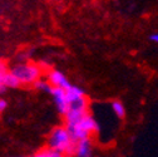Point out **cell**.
<instances>
[{
    "instance_id": "obj_3",
    "label": "cell",
    "mask_w": 158,
    "mask_h": 157,
    "mask_svg": "<svg viewBox=\"0 0 158 157\" xmlns=\"http://www.w3.org/2000/svg\"><path fill=\"white\" fill-rule=\"evenodd\" d=\"M52 97H53V101L55 103V107L58 109V112L65 116L67 112L69 111V103L67 100V95H65V91L60 89V88H53L50 92Z\"/></svg>"
},
{
    "instance_id": "obj_8",
    "label": "cell",
    "mask_w": 158,
    "mask_h": 157,
    "mask_svg": "<svg viewBox=\"0 0 158 157\" xmlns=\"http://www.w3.org/2000/svg\"><path fill=\"white\" fill-rule=\"evenodd\" d=\"M65 95H67L68 103H70V102L77 101V100H79V98H82V97H85V93H84V91H83L81 87L73 86V84H72V86L65 91Z\"/></svg>"
},
{
    "instance_id": "obj_2",
    "label": "cell",
    "mask_w": 158,
    "mask_h": 157,
    "mask_svg": "<svg viewBox=\"0 0 158 157\" xmlns=\"http://www.w3.org/2000/svg\"><path fill=\"white\" fill-rule=\"evenodd\" d=\"M16 81L20 83V86H29L34 84L38 79L42 78V68L35 63H18L14 64L9 70Z\"/></svg>"
},
{
    "instance_id": "obj_4",
    "label": "cell",
    "mask_w": 158,
    "mask_h": 157,
    "mask_svg": "<svg viewBox=\"0 0 158 157\" xmlns=\"http://www.w3.org/2000/svg\"><path fill=\"white\" fill-rule=\"evenodd\" d=\"M47 81L50 83V86L53 88H60V89H64V91H67L72 86V83L68 81L65 74H63L62 72H59L56 69H53V70L49 72Z\"/></svg>"
},
{
    "instance_id": "obj_11",
    "label": "cell",
    "mask_w": 158,
    "mask_h": 157,
    "mask_svg": "<svg viewBox=\"0 0 158 157\" xmlns=\"http://www.w3.org/2000/svg\"><path fill=\"white\" fill-rule=\"evenodd\" d=\"M44 153H45L47 157H65L63 153L56 152V151H53V150H49V148H45V150H44Z\"/></svg>"
},
{
    "instance_id": "obj_5",
    "label": "cell",
    "mask_w": 158,
    "mask_h": 157,
    "mask_svg": "<svg viewBox=\"0 0 158 157\" xmlns=\"http://www.w3.org/2000/svg\"><path fill=\"white\" fill-rule=\"evenodd\" d=\"M92 155H93V147L89 138L77 142L75 151H74L75 157H92Z\"/></svg>"
},
{
    "instance_id": "obj_15",
    "label": "cell",
    "mask_w": 158,
    "mask_h": 157,
    "mask_svg": "<svg viewBox=\"0 0 158 157\" xmlns=\"http://www.w3.org/2000/svg\"><path fill=\"white\" fill-rule=\"evenodd\" d=\"M31 157H47V156H45V153H44V150H43V151H40V152L35 153V155H34V156H31Z\"/></svg>"
},
{
    "instance_id": "obj_16",
    "label": "cell",
    "mask_w": 158,
    "mask_h": 157,
    "mask_svg": "<svg viewBox=\"0 0 158 157\" xmlns=\"http://www.w3.org/2000/svg\"><path fill=\"white\" fill-rule=\"evenodd\" d=\"M6 92V88L4 87V86H2V84H0V94H4Z\"/></svg>"
},
{
    "instance_id": "obj_6",
    "label": "cell",
    "mask_w": 158,
    "mask_h": 157,
    "mask_svg": "<svg viewBox=\"0 0 158 157\" xmlns=\"http://www.w3.org/2000/svg\"><path fill=\"white\" fill-rule=\"evenodd\" d=\"M78 125L81 126L88 134H90L92 132H95L98 131V123L95 122V120L93 118V117L90 114H85L83 118L78 122Z\"/></svg>"
},
{
    "instance_id": "obj_14",
    "label": "cell",
    "mask_w": 158,
    "mask_h": 157,
    "mask_svg": "<svg viewBox=\"0 0 158 157\" xmlns=\"http://www.w3.org/2000/svg\"><path fill=\"white\" fill-rule=\"evenodd\" d=\"M149 40H152V42H154V43L158 44V33L157 34H151L149 35Z\"/></svg>"
},
{
    "instance_id": "obj_1",
    "label": "cell",
    "mask_w": 158,
    "mask_h": 157,
    "mask_svg": "<svg viewBox=\"0 0 158 157\" xmlns=\"http://www.w3.org/2000/svg\"><path fill=\"white\" fill-rule=\"evenodd\" d=\"M77 143L72 141L70 134L65 127H55L48 137V148L60 152L64 156L74 155Z\"/></svg>"
},
{
    "instance_id": "obj_12",
    "label": "cell",
    "mask_w": 158,
    "mask_h": 157,
    "mask_svg": "<svg viewBox=\"0 0 158 157\" xmlns=\"http://www.w3.org/2000/svg\"><path fill=\"white\" fill-rule=\"evenodd\" d=\"M8 108V101L4 98H0V112H4Z\"/></svg>"
},
{
    "instance_id": "obj_10",
    "label": "cell",
    "mask_w": 158,
    "mask_h": 157,
    "mask_svg": "<svg viewBox=\"0 0 158 157\" xmlns=\"http://www.w3.org/2000/svg\"><path fill=\"white\" fill-rule=\"evenodd\" d=\"M112 109H113V112L115 113V116L118 117V118H124L126 117V108H124L122 102L114 101L112 103Z\"/></svg>"
},
{
    "instance_id": "obj_17",
    "label": "cell",
    "mask_w": 158,
    "mask_h": 157,
    "mask_svg": "<svg viewBox=\"0 0 158 157\" xmlns=\"http://www.w3.org/2000/svg\"><path fill=\"white\" fill-rule=\"evenodd\" d=\"M11 157H22V156H11Z\"/></svg>"
},
{
    "instance_id": "obj_9",
    "label": "cell",
    "mask_w": 158,
    "mask_h": 157,
    "mask_svg": "<svg viewBox=\"0 0 158 157\" xmlns=\"http://www.w3.org/2000/svg\"><path fill=\"white\" fill-rule=\"evenodd\" d=\"M33 86H34L35 89L40 91V92H44V93H50L52 89H53V87L50 86V83L47 79H42V78H40V79H38Z\"/></svg>"
},
{
    "instance_id": "obj_7",
    "label": "cell",
    "mask_w": 158,
    "mask_h": 157,
    "mask_svg": "<svg viewBox=\"0 0 158 157\" xmlns=\"http://www.w3.org/2000/svg\"><path fill=\"white\" fill-rule=\"evenodd\" d=\"M0 84L4 86L5 88H18V87H20V83L16 81V78L9 70L0 74Z\"/></svg>"
},
{
    "instance_id": "obj_13",
    "label": "cell",
    "mask_w": 158,
    "mask_h": 157,
    "mask_svg": "<svg viewBox=\"0 0 158 157\" xmlns=\"http://www.w3.org/2000/svg\"><path fill=\"white\" fill-rule=\"evenodd\" d=\"M8 70V67H6V64L3 62V61H0V74L2 73H4V72H6Z\"/></svg>"
}]
</instances>
